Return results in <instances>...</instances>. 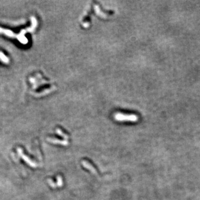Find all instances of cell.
I'll return each mask as SVG.
<instances>
[{
    "label": "cell",
    "mask_w": 200,
    "mask_h": 200,
    "mask_svg": "<svg viewBox=\"0 0 200 200\" xmlns=\"http://www.w3.org/2000/svg\"><path fill=\"white\" fill-rule=\"evenodd\" d=\"M56 132H57L59 135L64 137V138H65V139H68L69 136H68V134H67L66 133H65V132L63 131H62L60 129V128H57V130H56Z\"/></svg>",
    "instance_id": "4"
},
{
    "label": "cell",
    "mask_w": 200,
    "mask_h": 200,
    "mask_svg": "<svg viewBox=\"0 0 200 200\" xmlns=\"http://www.w3.org/2000/svg\"><path fill=\"white\" fill-rule=\"evenodd\" d=\"M47 140L51 143H54L55 144H61V145L67 146L68 144V142L67 140H61L58 138H48Z\"/></svg>",
    "instance_id": "3"
},
{
    "label": "cell",
    "mask_w": 200,
    "mask_h": 200,
    "mask_svg": "<svg viewBox=\"0 0 200 200\" xmlns=\"http://www.w3.org/2000/svg\"><path fill=\"white\" fill-rule=\"evenodd\" d=\"M115 118L117 121H119L135 122L137 120L138 117L135 115H128V114L117 113L115 114Z\"/></svg>",
    "instance_id": "1"
},
{
    "label": "cell",
    "mask_w": 200,
    "mask_h": 200,
    "mask_svg": "<svg viewBox=\"0 0 200 200\" xmlns=\"http://www.w3.org/2000/svg\"><path fill=\"white\" fill-rule=\"evenodd\" d=\"M82 164L83 166V167H85V168L88 169V170L91 171V172L93 173H94L95 175H97V176H99V172H98L95 167L93 166L90 162H88V161H87L86 160H83L82 161Z\"/></svg>",
    "instance_id": "2"
},
{
    "label": "cell",
    "mask_w": 200,
    "mask_h": 200,
    "mask_svg": "<svg viewBox=\"0 0 200 200\" xmlns=\"http://www.w3.org/2000/svg\"><path fill=\"white\" fill-rule=\"evenodd\" d=\"M62 185H63L62 178V177L59 175V176H57V186L58 187H61L62 186Z\"/></svg>",
    "instance_id": "5"
}]
</instances>
